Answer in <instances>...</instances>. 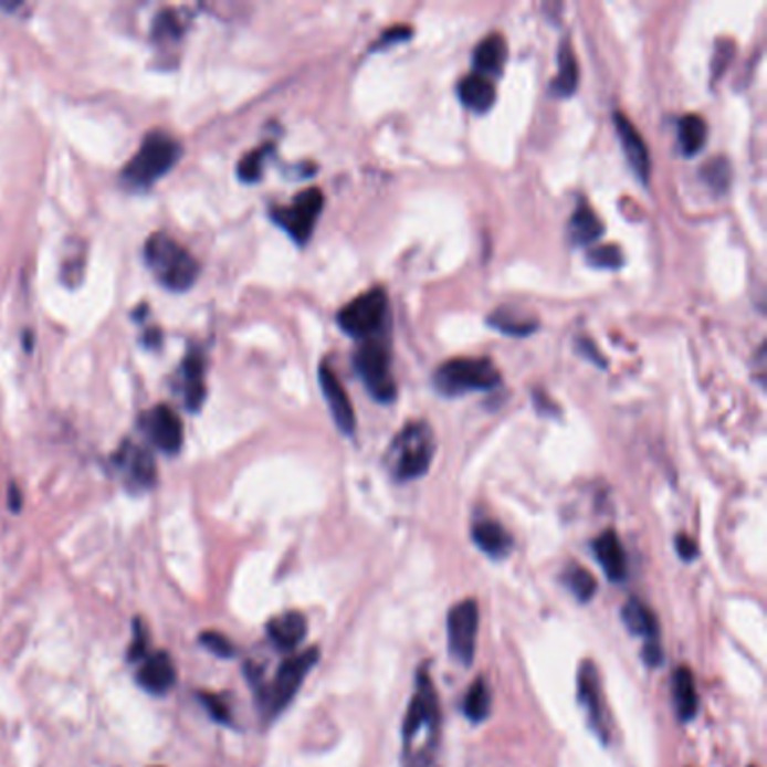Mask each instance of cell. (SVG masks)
<instances>
[{
    "mask_svg": "<svg viewBox=\"0 0 767 767\" xmlns=\"http://www.w3.org/2000/svg\"><path fill=\"white\" fill-rule=\"evenodd\" d=\"M434 458V437L428 423H408L388 449V466L399 482L419 480Z\"/></svg>",
    "mask_w": 767,
    "mask_h": 767,
    "instance_id": "cell-2",
    "label": "cell"
},
{
    "mask_svg": "<svg viewBox=\"0 0 767 767\" xmlns=\"http://www.w3.org/2000/svg\"><path fill=\"white\" fill-rule=\"evenodd\" d=\"M182 395L187 410H201L206 401V363L197 351H189L182 363Z\"/></svg>",
    "mask_w": 767,
    "mask_h": 767,
    "instance_id": "cell-18",
    "label": "cell"
},
{
    "mask_svg": "<svg viewBox=\"0 0 767 767\" xmlns=\"http://www.w3.org/2000/svg\"><path fill=\"white\" fill-rule=\"evenodd\" d=\"M317 660H319L317 649H308L300 655H293L277 669L275 680L271 684L258 689L260 707H262L266 718L280 716L291 705L295 693L300 691L302 682L306 680L308 671L317 664Z\"/></svg>",
    "mask_w": 767,
    "mask_h": 767,
    "instance_id": "cell-6",
    "label": "cell"
},
{
    "mask_svg": "<svg viewBox=\"0 0 767 767\" xmlns=\"http://www.w3.org/2000/svg\"><path fill=\"white\" fill-rule=\"evenodd\" d=\"M579 700L586 710L590 727L601 736L603 743H608V732L603 723V702H601V682L597 666L586 660L579 669Z\"/></svg>",
    "mask_w": 767,
    "mask_h": 767,
    "instance_id": "cell-14",
    "label": "cell"
},
{
    "mask_svg": "<svg viewBox=\"0 0 767 767\" xmlns=\"http://www.w3.org/2000/svg\"><path fill=\"white\" fill-rule=\"evenodd\" d=\"M138 682L149 693L162 695L176 684V666L167 653H154L145 658V664L140 666Z\"/></svg>",
    "mask_w": 767,
    "mask_h": 767,
    "instance_id": "cell-19",
    "label": "cell"
},
{
    "mask_svg": "<svg viewBox=\"0 0 767 767\" xmlns=\"http://www.w3.org/2000/svg\"><path fill=\"white\" fill-rule=\"evenodd\" d=\"M115 464L122 471V475L126 477V484H129V488L147 491L154 486L156 464H154V458L143 449V445H138L134 441L124 443L122 451L115 458Z\"/></svg>",
    "mask_w": 767,
    "mask_h": 767,
    "instance_id": "cell-12",
    "label": "cell"
},
{
    "mask_svg": "<svg viewBox=\"0 0 767 767\" xmlns=\"http://www.w3.org/2000/svg\"><path fill=\"white\" fill-rule=\"evenodd\" d=\"M323 206H325L323 191H319L317 187H311V189H304L302 195H297L291 206L273 208L271 219L280 228H284L295 243L302 245L311 239L315 221H317L319 212H323Z\"/></svg>",
    "mask_w": 767,
    "mask_h": 767,
    "instance_id": "cell-9",
    "label": "cell"
},
{
    "mask_svg": "<svg viewBox=\"0 0 767 767\" xmlns=\"http://www.w3.org/2000/svg\"><path fill=\"white\" fill-rule=\"evenodd\" d=\"M473 543L491 558H504L514 549V538L495 521H480L473 525Z\"/></svg>",
    "mask_w": 767,
    "mask_h": 767,
    "instance_id": "cell-21",
    "label": "cell"
},
{
    "mask_svg": "<svg viewBox=\"0 0 767 767\" xmlns=\"http://www.w3.org/2000/svg\"><path fill=\"white\" fill-rule=\"evenodd\" d=\"M642 660H644L649 666H660V664L664 662L662 644H660V642H647L644 649H642Z\"/></svg>",
    "mask_w": 767,
    "mask_h": 767,
    "instance_id": "cell-37",
    "label": "cell"
},
{
    "mask_svg": "<svg viewBox=\"0 0 767 767\" xmlns=\"http://www.w3.org/2000/svg\"><path fill=\"white\" fill-rule=\"evenodd\" d=\"M488 325L506 336H516V338H525L534 334L538 327L534 317L523 315L521 311H514V308H497L495 313H491Z\"/></svg>",
    "mask_w": 767,
    "mask_h": 767,
    "instance_id": "cell-27",
    "label": "cell"
},
{
    "mask_svg": "<svg viewBox=\"0 0 767 767\" xmlns=\"http://www.w3.org/2000/svg\"><path fill=\"white\" fill-rule=\"evenodd\" d=\"M710 136L707 122L702 115H684L680 119V149L684 156H695L702 151Z\"/></svg>",
    "mask_w": 767,
    "mask_h": 767,
    "instance_id": "cell-28",
    "label": "cell"
},
{
    "mask_svg": "<svg viewBox=\"0 0 767 767\" xmlns=\"http://www.w3.org/2000/svg\"><path fill=\"white\" fill-rule=\"evenodd\" d=\"M180 154L182 149L171 136L154 132L145 138L140 151L129 160V165L124 167L122 180L126 187L136 191L149 189L160 176H165L178 162Z\"/></svg>",
    "mask_w": 767,
    "mask_h": 767,
    "instance_id": "cell-4",
    "label": "cell"
},
{
    "mask_svg": "<svg viewBox=\"0 0 767 767\" xmlns=\"http://www.w3.org/2000/svg\"><path fill=\"white\" fill-rule=\"evenodd\" d=\"M439 697L425 671L417 677V691L403 723V765L406 767H434L439 745Z\"/></svg>",
    "mask_w": 767,
    "mask_h": 767,
    "instance_id": "cell-1",
    "label": "cell"
},
{
    "mask_svg": "<svg viewBox=\"0 0 767 767\" xmlns=\"http://www.w3.org/2000/svg\"><path fill=\"white\" fill-rule=\"evenodd\" d=\"M702 178H705V182L716 191V195H723V191H727L729 180H732L729 162L725 158L710 160V165L702 169Z\"/></svg>",
    "mask_w": 767,
    "mask_h": 767,
    "instance_id": "cell-31",
    "label": "cell"
},
{
    "mask_svg": "<svg viewBox=\"0 0 767 767\" xmlns=\"http://www.w3.org/2000/svg\"><path fill=\"white\" fill-rule=\"evenodd\" d=\"M388 315V295L382 288H371L356 300H351L340 313V329L358 340H369L386 323Z\"/></svg>",
    "mask_w": 767,
    "mask_h": 767,
    "instance_id": "cell-8",
    "label": "cell"
},
{
    "mask_svg": "<svg viewBox=\"0 0 767 767\" xmlns=\"http://www.w3.org/2000/svg\"><path fill=\"white\" fill-rule=\"evenodd\" d=\"M10 502H12V508L19 511V491H17V486L10 488Z\"/></svg>",
    "mask_w": 767,
    "mask_h": 767,
    "instance_id": "cell-40",
    "label": "cell"
},
{
    "mask_svg": "<svg viewBox=\"0 0 767 767\" xmlns=\"http://www.w3.org/2000/svg\"><path fill=\"white\" fill-rule=\"evenodd\" d=\"M145 258L158 282L169 291H187L199 277V264L171 237L158 232L145 245Z\"/></svg>",
    "mask_w": 767,
    "mask_h": 767,
    "instance_id": "cell-3",
    "label": "cell"
},
{
    "mask_svg": "<svg viewBox=\"0 0 767 767\" xmlns=\"http://www.w3.org/2000/svg\"><path fill=\"white\" fill-rule=\"evenodd\" d=\"M588 262L597 269H608V271H614L623 264V258H621V252L617 245H599L595 250L588 252Z\"/></svg>",
    "mask_w": 767,
    "mask_h": 767,
    "instance_id": "cell-33",
    "label": "cell"
},
{
    "mask_svg": "<svg viewBox=\"0 0 767 767\" xmlns=\"http://www.w3.org/2000/svg\"><path fill=\"white\" fill-rule=\"evenodd\" d=\"M319 376V386H323V395H325V401L332 410V417L336 421V425L345 432V434H354L356 432V412H354V406L347 397V390L345 386L340 382L338 374L332 371L329 365H323L317 371Z\"/></svg>",
    "mask_w": 767,
    "mask_h": 767,
    "instance_id": "cell-13",
    "label": "cell"
},
{
    "mask_svg": "<svg viewBox=\"0 0 767 767\" xmlns=\"http://www.w3.org/2000/svg\"><path fill=\"white\" fill-rule=\"evenodd\" d=\"M143 428L156 449H160L167 455H176L182 445V423L178 414L169 406H156L154 410L145 412Z\"/></svg>",
    "mask_w": 767,
    "mask_h": 767,
    "instance_id": "cell-11",
    "label": "cell"
},
{
    "mask_svg": "<svg viewBox=\"0 0 767 767\" xmlns=\"http://www.w3.org/2000/svg\"><path fill=\"white\" fill-rule=\"evenodd\" d=\"M410 34H412L410 28H395V30H388L386 34H382V39H380L378 45L395 43V41H406V39H410Z\"/></svg>",
    "mask_w": 767,
    "mask_h": 767,
    "instance_id": "cell-39",
    "label": "cell"
},
{
    "mask_svg": "<svg viewBox=\"0 0 767 767\" xmlns=\"http://www.w3.org/2000/svg\"><path fill=\"white\" fill-rule=\"evenodd\" d=\"M675 549H677V554H680L682 560H693V558L697 556V545H695V540L689 538V536H684V534L675 538Z\"/></svg>",
    "mask_w": 767,
    "mask_h": 767,
    "instance_id": "cell-38",
    "label": "cell"
},
{
    "mask_svg": "<svg viewBox=\"0 0 767 767\" xmlns=\"http://www.w3.org/2000/svg\"><path fill=\"white\" fill-rule=\"evenodd\" d=\"M199 700L203 702V707L208 710V714L221 723V725H230L232 718H230V707H228V702L217 695V693H199Z\"/></svg>",
    "mask_w": 767,
    "mask_h": 767,
    "instance_id": "cell-35",
    "label": "cell"
},
{
    "mask_svg": "<svg viewBox=\"0 0 767 767\" xmlns=\"http://www.w3.org/2000/svg\"><path fill=\"white\" fill-rule=\"evenodd\" d=\"M506 41L502 34H488L473 54V69L477 75L495 77L502 73L506 63Z\"/></svg>",
    "mask_w": 767,
    "mask_h": 767,
    "instance_id": "cell-23",
    "label": "cell"
},
{
    "mask_svg": "<svg viewBox=\"0 0 767 767\" xmlns=\"http://www.w3.org/2000/svg\"><path fill=\"white\" fill-rule=\"evenodd\" d=\"M671 693H673V707L675 716L682 723H689L697 714V691H695V680L689 666H680L673 673L671 682Z\"/></svg>",
    "mask_w": 767,
    "mask_h": 767,
    "instance_id": "cell-22",
    "label": "cell"
},
{
    "mask_svg": "<svg viewBox=\"0 0 767 767\" xmlns=\"http://www.w3.org/2000/svg\"><path fill=\"white\" fill-rule=\"evenodd\" d=\"M460 99L475 113H486L495 104V86L484 75H469L460 82Z\"/></svg>",
    "mask_w": 767,
    "mask_h": 767,
    "instance_id": "cell-25",
    "label": "cell"
},
{
    "mask_svg": "<svg viewBox=\"0 0 767 767\" xmlns=\"http://www.w3.org/2000/svg\"><path fill=\"white\" fill-rule=\"evenodd\" d=\"M621 619L632 634L644 639V644L647 642H660L658 617L644 601H639L634 597L628 599L621 608Z\"/></svg>",
    "mask_w": 767,
    "mask_h": 767,
    "instance_id": "cell-20",
    "label": "cell"
},
{
    "mask_svg": "<svg viewBox=\"0 0 767 767\" xmlns=\"http://www.w3.org/2000/svg\"><path fill=\"white\" fill-rule=\"evenodd\" d=\"M614 124H617V136L621 140V149L628 158L630 169L634 171V176L639 180L649 182L651 156H649V147H647L642 134L634 129V124L623 113H614Z\"/></svg>",
    "mask_w": 767,
    "mask_h": 767,
    "instance_id": "cell-15",
    "label": "cell"
},
{
    "mask_svg": "<svg viewBox=\"0 0 767 767\" xmlns=\"http://www.w3.org/2000/svg\"><path fill=\"white\" fill-rule=\"evenodd\" d=\"M199 642H201L212 655L223 658V660H230V658H234V653H237L230 639H228L225 634H221V632H203V634L199 637Z\"/></svg>",
    "mask_w": 767,
    "mask_h": 767,
    "instance_id": "cell-34",
    "label": "cell"
},
{
    "mask_svg": "<svg viewBox=\"0 0 767 767\" xmlns=\"http://www.w3.org/2000/svg\"><path fill=\"white\" fill-rule=\"evenodd\" d=\"M567 232H569V239L577 245H588L603 234V223L599 221V217L592 212L588 203H581L577 212L571 214Z\"/></svg>",
    "mask_w": 767,
    "mask_h": 767,
    "instance_id": "cell-26",
    "label": "cell"
},
{
    "mask_svg": "<svg viewBox=\"0 0 767 767\" xmlns=\"http://www.w3.org/2000/svg\"><path fill=\"white\" fill-rule=\"evenodd\" d=\"M477 628H480V610L473 599L458 603L449 614V649L451 655L464 664L471 666L475 658V644H477Z\"/></svg>",
    "mask_w": 767,
    "mask_h": 767,
    "instance_id": "cell-10",
    "label": "cell"
},
{
    "mask_svg": "<svg viewBox=\"0 0 767 767\" xmlns=\"http://www.w3.org/2000/svg\"><path fill=\"white\" fill-rule=\"evenodd\" d=\"M147 658V630L143 628L140 621L134 626V644L129 649V660H143Z\"/></svg>",
    "mask_w": 767,
    "mask_h": 767,
    "instance_id": "cell-36",
    "label": "cell"
},
{
    "mask_svg": "<svg viewBox=\"0 0 767 767\" xmlns=\"http://www.w3.org/2000/svg\"><path fill=\"white\" fill-rule=\"evenodd\" d=\"M563 584H565V588H567L574 597H577L581 603L592 601V597L597 595V581H595V577H592V574H590L586 567H581V565H577V563L565 567V571H563Z\"/></svg>",
    "mask_w": 767,
    "mask_h": 767,
    "instance_id": "cell-30",
    "label": "cell"
},
{
    "mask_svg": "<svg viewBox=\"0 0 767 767\" xmlns=\"http://www.w3.org/2000/svg\"><path fill=\"white\" fill-rule=\"evenodd\" d=\"M491 707H493V695H491V689L486 684L484 677L475 680L473 686L469 689L466 697H464V716L471 721V723H482L491 716Z\"/></svg>",
    "mask_w": 767,
    "mask_h": 767,
    "instance_id": "cell-29",
    "label": "cell"
},
{
    "mask_svg": "<svg viewBox=\"0 0 767 767\" xmlns=\"http://www.w3.org/2000/svg\"><path fill=\"white\" fill-rule=\"evenodd\" d=\"M273 151V147H262L258 151H252L248 154L241 162H239V178L243 182H258L262 178V171H264V162H266V156Z\"/></svg>",
    "mask_w": 767,
    "mask_h": 767,
    "instance_id": "cell-32",
    "label": "cell"
},
{
    "mask_svg": "<svg viewBox=\"0 0 767 767\" xmlns=\"http://www.w3.org/2000/svg\"><path fill=\"white\" fill-rule=\"evenodd\" d=\"M434 388L441 397H464L500 386V371L488 358H453L434 371Z\"/></svg>",
    "mask_w": 767,
    "mask_h": 767,
    "instance_id": "cell-5",
    "label": "cell"
},
{
    "mask_svg": "<svg viewBox=\"0 0 767 767\" xmlns=\"http://www.w3.org/2000/svg\"><path fill=\"white\" fill-rule=\"evenodd\" d=\"M579 86V61L571 43L565 39L558 50V75L549 84V93L556 97H569Z\"/></svg>",
    "mask_w": 767,
    "mask_h": 767,
    "instance_id": "cell-24",
    "label": "cell"
},
{
    "mask_svg": "<svg viewBox=\"0 0 767 767\" xmlns=\"http://www.w3.org/2000/svg\"><path fill=\"white\" fill-rule=\"evenodd\" d=\"M592 549H595V556H597L599 565H601L603 571H606V577H608L612 584L626 581V577H628L626 551H623V545H621L619 536H617L612 529L603 532V534L592 543Z\"/></svg>",
    "mask_w": 767,
    "mask_h": 767,
    "instance_id": "cell-16",
    "label": "cell"
},
{
    "mask_svg": "<svg viewBox=\"0 0 767 767\" xmlns=\"http://www.w3.org/2000/svg\"><path fill=\"white\" fill-rule=\"evenodd\" d=\"M306 617L302 612H284L269 621L266 632L275 649L280 651H295L306 637Z\"/></svg>",
    "mask_w": 767,
    "mask_h": 767,
    "instance_id": "cell-17",
    "label": "cell"
},
{
    "mask_svg": "<svg viewBox=\"0 0 767 767\" xmlns=\"http://www.w3.org/2000/svg\"><path fill=\"white\" fill-rule=\"evenodd\" d=\"M356 371L365 380V386L378 403H392L397 399V382L390 374L388 347L376 340H365L354 356Z\"/></svg>",
    "mask_w": 767,
    "mask_h": 767,
    "instance_id": "cell-7",
    "label": "cell"
}]
</instances>
